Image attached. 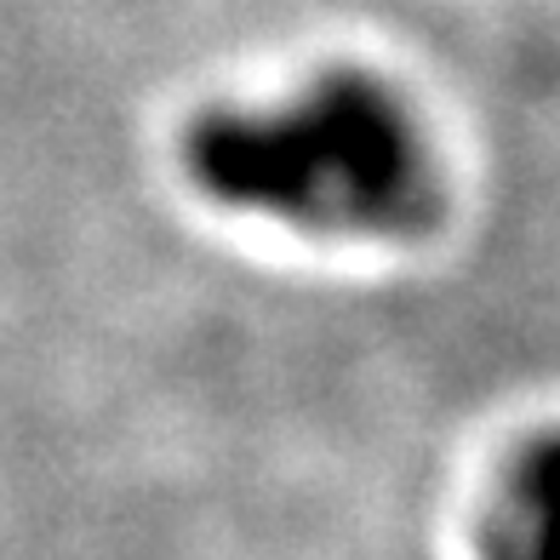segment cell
Returning a JSON list of instances; mask_svg holds the SVG:
<instances>
[{"mask_svg": "<svg viewBox=\"0 0 560 560\" xmlns=\"http://www.w3.org/2000/svg\"><path fill=\"white\" fill-rule=\"evenodd\" d=\"M189 177L235 212L310 235L406 241L441 218V172L412 109L361 69H338L287 109H212L184 138Z\"/></svg>", "mask_w": 560, "mask_h": 560, "instance_id": "6da1fadb", "label": "cell"}, {"mask_svg": "<svg viewBox=\"0 0 560 560\" xmlns=\"http://www.w3.org/2000/svg\"><path fill=\"white\" fill-rule=\"evenodd\" d=\"M509 515L521 544L509 560H560V435L538 441L509 475Z\"/></svg>", "mask_w": 560, "mask_h": 560, "instance_id": "7a4b0ae2", "label": "cell"}]
</instances>
